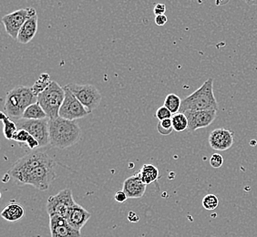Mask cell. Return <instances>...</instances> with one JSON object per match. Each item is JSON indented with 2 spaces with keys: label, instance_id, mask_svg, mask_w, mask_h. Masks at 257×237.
Returning a JSON list of instances; mask_svg holds the SVG:
<instances>
[{
  "label": "cell",
  "instance_id": "cell-20",
  "mask_svg": "<svg viewBox=\"0 0 257 237\" xmlns=\"http://www.w3.org/2000/svg\"><path fill=\"white\" fill-rule=\"evenodd\" d=\"M22 118L25 120H45L48 118V115L45 112L44 109L40 106L39 102L30 105L26 109L22 115Z\"/></svg>",
  "mask_w": 257,
  "mask_h": 237
},
{
  "label": "cell",
  "instance_id": "cell-7",
  "mask_svg": "<svg viewBox=\"0 0 257 237\" xmlns=\"http://www.w3.org/2000/svg\"><path fill=\"white\" fill-rule=\"evenodd\" d=\"M73 93L75 97L79 99V102L91 113L93 109L99 106L102 96L95 86L90 84H76L70 83L66 86Z\"/></svg>",
  "mask_w": 257,
  "mask_h": 237
},
{
  "label": "cell",
  "instance_id": "cell-11",
  "mask_svg": "<svg viewBox=\"0 0 257 237\" xmlns=\"http://www.w3.org/2000/svg\"><path fill=\"white\" fill-rule=\"evenodd\" d=\"M64 101L62 103V106L60 109V113H59L60 118L75 122L76 120L84 118L90 113L66 86L64 87Z\"/></svg>",
  "mask_w": 257,
  "mask_h": 237
},
{
  "label": "cell",
  "instance_id": "cell-13",
  "mask_svg": "<svg viewBox=\"0 0 257 237\" xmlns=\"http://www.w3.org/2000/svg\"><path fill=\"white\" fill-rule=\"evenodd\" d=\"M208 141L212 149L223 152L232 147L234 142V134L227 129H215L209 135Z\"/></svg>",
  "mask_w": 257,
  "mask_h": 237
},
{
  "label": "cell",
  "instance_id": "cell-25",
  "mask_svg": "<svg viewBox=\"0 0 257 237\" xmlns=\"http://www.w3.org/2000/svg\"><path fill=\"white\" fill-rule=\"evenodd\" d=\"M157 131L160 134L163 136H167L173 133V127L172 118L160 121L157 124Z\"/></svg>",
  "mask_w": 257,
  "mask_h": 237
},
{
  "label": "cell",
  "instance_id": "cell-22",
  "mask_svg": "<svg viewBox=\"0 0 257 237\" xmlns=\"http://www.w3.org/2000/svg\"><path fill=\"white\" fill-rule=\"evenodd\" d=\"M52 80L50 79V75L48 73H42L39 77V79L36 80L34 85L31 87L33 93L38 97L40 93L45 91L47 88L51 84Z\"/></svg>",
  "mask_w": 257,
  "mask_h": 237
},
{
  "label": "cell",
  "instance_id": "cell-5",
  "mask_svg": "<svg viewBox=\"0 0 257 237\" xmlns=\"http://www.w3.org/2000/svg\"><path fill=\"white\" fill-rule=\"evenodd\" d=\"M65 99V89L59 83L52 80L47 89L38 96V102L50 120L59 118L60 109Z\"/></svg>",
  "mask_w": 257,
  "mask_h": 237
},
{
  "label": "cell",
  "instance_id": "cell-10",
  "mask_svg": "<svg viewBox=\"0 0 257 237\" xmlns=\"http://www.w3.org/2000/svg\"><path fill=\"white\" fill-rule=\"evenodd\" d=\"M76 202L73 199L70 189H64L53 196H50L47 202V211L49 215H60L67 217L70 209L74 206Z\"/></svg>",
  "mask_w": 257,
  "mask_h": 237
},
{
  "label": "cell",
  "instance_id": "cell-2",
  "mask_svg": "<svg viewBox=\"0 0 257 237\" xmlns=\"http://www.w3.org/2000/svg\"><path fill=\"white\" fill-rule=\"evenodd\" d=\"M36 102H38V97L33 93L31 87L19 85L7 93L3 111L10 118L20 120L26 109Z\"/></svg>",
  "mask_w": 257,
  "mask_h": 237
},
{
  "label": "cell",
  "instance_id": "cell-12",
  "mask_svg": "<svg viewBox=\"0 0 257 237\" xmlns=\"http://www.w3.org/2000/svg\"><path fill=\"white\" fill-rule=\"evenodd\" d=\"M188 120L189 132L206 128L213 124L217 116V110H197L184 112Z\"/></svg>",
  "mask_w": 257,
  "mask_h": 237
},
{
  "label": "cell",
  "instance_id": "cell-24",
  "mask_svg": "<svg viewBox=\"0 0 257 237\" xmlns=\"http://www.w3.org/2000/svg\"><path fill=\"white\" fill-rule=\"evenodd\" d=\"M172 123H173V130L175 132L183 133L185 130L188 129V120L184 113L179 112L173 115Z\"/></svg>",
  "mask_w": 257,
  "mask_h": 237
},
{
  "label": "cell",
  "instance_id": "cell-28",
  "mask_svg": "<svg viewBox=\"0 0 257 237\" xmlns=\"http://www.w3.org/2000/svg\"><path fill=\"white\" fill-rule=\"evenodd\" d=\"M155 115H156V117L158 118L159 122L160 121H164V120H169V118H172V117H173L172 112L166 107H164V106H162V107L158 108V109L156 110Z\"/></svg>",
  "mask_w": 257,
  "mask_h": 237
},
{
  "label": "cell",
  "instance_id": "cell-18",
  "mask_svg": "<svg viewBox=\"0 0 257 237\" xmlns=\"http://www.w3.org/2000/svg\"><path fill=\"white\" fill-rule=\"evenodd\" d=\"M25 210L20 203L12 202L10 203L1 212V216L9 222L19 221L24 216Z\"/></svg>",
  "mask_w": 257,
  "mask_h": 237
},
{
  "label": "cell",
  "instance_id": "cell-26",
  "mask_svg": "<svg viewBox=\"0 0 257 237\" xmlns=\"http://www.w3.org/2000/svg\"><path fill=\"white\" fill-rule=\"evenodd\" d=\"M219 200L214 194H207L203 199V206L208 211H213L218 207Z\"/></svg>",
  "mask_w": 257,
  "mask_h": 237
},
{
  "label": "cell",
  "instance_id": "cell-4",
  "mask_svg": "<svg viewBox=\"0 0 257 237\" xmlns=\"http://www.w3.org/2000/svg\"><path fill=\"white\" fill-rule=\"evenodd\" d=\"M54 161L43 152H34L28 153L24 157L20 158L9 171V175L13 178L15 183L20 185L22 180L28 173L41 165L53 163Z\"/></svg>",
  "mask_w": 257,
  "mask_h": 237
},
{
  "label": "cell",
  "instance_id": "cell-8",
  "mask_svg": "<svg viewBox=\"0 0 257 237\" xmlns=\"http://www.w3.org/2000/svg\"><path fill=\"white\" fill-rule=\"evenodd\" d=\"M49 121V118L45 120L20 118L16 124L18 130H25L40 143V147H45L50 144Z\"/></svg>",
  "mask_w": 257,
  "mask_h": 237
},
{
  "label": "cell",
  "instance_id": "cell-32",
  "mask_svg": "<svg viewBox=\"0 0 257 237\" xmlns=\"http://www.w3.org/2000/svg\"><path fill=\"white\" fill-rule=\"evenodd\" d=\"M166 11V7L164 4H157V5L154 7V13L156 16L164 15Z\"/></svg>",
  "mask_w": 257,
  "mask_h": 237
},
{
  "label": "cell",
  "instance_id": "cell-29",
  "mask_svg": "<svg viewBox=\"0 0 257 237\" xmlns=\"http://www.w3.org/2000/svg\"><path fill=\"white\" fill-rule=\"evenodd\" d=\"M210 164L213 168H220L223 164V156L219 153H214L210 158Z\"/></svg>",
  "mask_w": 257,
  "mask_h": 237
},
{
  "label": "cell",
  "instance_id": "cell-30",
  "mask_svg": "<svg viewBox=\"0 0 257 237\" xmlns=\"http://www.w3.org/2000/svg\"><path fill=\"white\" fill-rule=\"evenodd\" d=\"M26 146H28V148L30 149V150H34V149L40 148V143L34 137H32L31 135H30V138L28 140Z\"/></svg>",
  "mask_w": 257,
  "mask_h": 237
},
{
  "label": "cell",
  "instance_id": "cell-34",
  "mask_svg": "<svg viewBox=\"0 0 257 237\" xmlns=\"http://www.w3.org/2000/svg\"><path fill=\"white\" fill-rule=\"evenodd\" d=\"M128 218L130 222H138L139 220H140V217L134 212H130Z\"/></svg>",
  "mask_w": 257,
  "mask_h": 237
},
{
  "label": "cell",
  "instance_id": "cell-14",
  "mask_svg": "<svg viewBox=\"0 0 257 237\" xmlns=\"http://www.w3.org/2000/svg\"><path fill=\"white\" fill-rule=\"evenodd\" d=\"M50 228L51 237H80L79 231L69 225L67 219L60 215H50Z\"/></svg>",
  "mask_w": 257,
  "mask_h": 237
},
{
  "label": "cell",
  "instance_id": "cell-27",
  "mask_svg": "<svg viewBox=\"0 0 257 237\" xmlns=\"http://www.w3.org/2000/svg\"><path fill=\"white\" fill-rule=\"evenodd\" d=\"M30 134L25 130H18V132L16 133L13 140L20 144L21 147H24V146H26V144L30 138Z\"/></svg>",
  "mask_w": 257,
  "mask_h": 237
},
{
  "label": "cell",
  "instance_id": "cell-23",
  "mask_svg": "<svg viewBox=\"0 0 257 237\" xmlns=\"http://www.w3.org/2000/svg\"><path fill=\"white\" fill-rule=\"evenodd\" d=\"M182 99L176 94L171 93L166 96L165 100H164V107H166L167 109L172 112V114L179 113L181 106H182Z\"/></svg>",
  "mask_w": 257,
  "mask_h": 237
},
{
  "label": "cell",
  "instance_id": "cell-9",
  "mask_svg": "<svg viewBox=\"0 0 257 237\" xmlns=\"http://www.w3.org/2000/svg\"><path fill=\"white\" fill-rule=\"evenodd\" d=\"M37 16V11L33 8H26L16 10L12 13L4 16L2 22L5 26L6 32L14 40H18V36L26 21Z\"/></svg>",
  "mask_w": 257,
  "mask_h": 237
},
{
  "label": "cell",
  "instance_id": "cell-31",
  "mask_svg": "<svg viewBox=\"0 0 257 237\" xmlns=\"http://www.w3.org/2000/svg\"><path fill=\"white\" fill-rule=\"evenodd\" d=\"M114 199L118 203H125L128 200V196L126 193H124L123 191H119L115 193Z\"/></svg>",
  "mask_w": 257,
  "mask_h": 237
},
{
  "label": "cell",
  "instance_id": "cell-33",
  "mask_svg": "<svg viewBox=\"0 0 257 237\" xmlns=\"http://www.w3.org/2000/svg\"><path fill=\"white\" fill-rule=\"evenodd\" d=\"M167 17L165 15H161V16H156L155 17V23H156V25L158 26H164L166 24V22H167Z\"/></svg>",
  "mask_w": 257,
  "mask_h": 237
},
{
  "label": "cell",
  "instance_id": "cell-15",
  "mask_svg": "<svg viewBox=\"0 0 257 237\" xmlns=\"http://www.w3.org/2000/svg\"><path fill=\"white\" fill-rule=\"evenodd\" d=\"M146 186L147 185L142 181L140 174L137 173L124 181L122 191L127 194L128 198L137 199L144 196L146 192Z\"/></svg>",
  "mask_w": 257,
  "mask_h": 237
},
{
  "label": "cell",
  "instance_id": "cell-1",
  "mask_svg": "<svg viewBox=\"0 0 257 237\" xmlns=\"http://www.w3.org/2000/svg\"><path fill=\"white\" fill-rule=\"evenodd\" d=\"M50 144L59 149L69 148L79 142L81 131L76 122L59 118L49 121Z\"/></svg>",
  "mask_w": 257,
  "mask_h": 237
},
{
  "label": "cell",
  "instance_id": "cell-21",
  "mask_svg": "<svg viewBox=\"0 0 257 237\" xmlns=\"http://www.w3.org/2000/svg\"><path fill=\"white\" fill-rule=\"evenodd\" d=\"M0 118L3 123V133L5 135L7 140H13L14 136H15L16 133L18 132V127H17V124L12 122L10 120V117L4 112L1 111L0 113Z\"/></svg>",
  "mask_w": 257,
  "mask_h": 237
},
{
  "label": "cell",
  "instance_id": "cell-17",
  "mask_svg": "<svg viewBox=\"0 0 257 237\" xmlns=\"http://www.w3.org/2000/svg\"><path fill=\"white\" fill-rule=\"evenodd\" d=\"M37 31H38V16H35L26 21L25 24L20 30L17 40L21 44H28L33 40Z\"/></svg>",
  "mask_w": 257,
  "mask_h": 237
},
{
  "label": "cell",
  "instance_id": "cell-16",
  "mask_svg": "<svg viewBox=\"0 0 257 237\" xmlns=\"http://www.w3.org/2000/svg\"><path fill=\"white\" fill-rule=\"evenodd\" d=\"M89 218L90 213L81 205L76 203L74 206L70 209L66 219L71 227L80 232L81 229L84 227L85 224L89 221Z\"/></svg>",
  "mask_w": 257,
  "mask_h": 237
},
{
  "label": "cell",
  "instance_id": "cell-6",
  "mask_svg": "<svg viewBox=\"0 0 257 237\" xmlns=\"http://www.w3.org/2000/svg\"><path fill=\"white\" fill-rule=\"evenodd\" d=\"M57 177L55 172V162L41 165L26 175L20 186L32 185L40 191H47Z\"/></svg>",
  "mask_w": 257,
  "mask_h": 237
},
{
  "label": "cell",
  "instance_id": "cell-3",
  "mask_svg": "<svg viewBox=\"0 0 257 237\" xmlns=\"http://www.w3.org/2000/svg\"><path fill=\"white\" fill-rule=\"evenodd\" d=\"M217 100L213 94V79H208L197 90L182 101L181 113L197 110H217Z\"/></svg>",
  "mask_w": 257,
  "mask_h": 237
},
{
  "label": "cell",
  "instance_id": "cell-19",
  "mask_svg": "<svg viewBox=\"0 0 257 237\" xmlns=\"http://www.w3.org/2000/svg\"><path fill=\"white\" fill-rule=\"evenodd\" d=\"M139 174L142 181L146 185L155 183L160 177L158 168L153 164H144L141 171L139 172Z\"/></svg>",
  "mask_w": 257,
  "mask_h": 237
}]
</instances>
